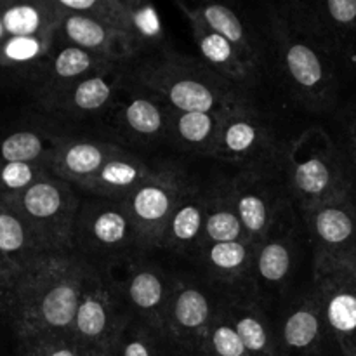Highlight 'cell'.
<instances>
[{
  "label": "cell",
  "instance_id": "13",
  "mask_svg": "<svg viewBox=\"0 0 356 356\" xmlns=\"http://www.w3.org/2000/svg\"><path fill=\"white\" fill-rule=\"evenodd\" d=\"M212 156L250 167L278 162L282 149H278L270 125L252 104L247 103L225 115Z\"/></svg>",
  "mask_w": 356,
  "mask_h": 356
},
{
  "label": "cell",
  "instance_id": "19",
  "mask_svg": "<svg viewBox=\"0 0 356 356\" xmlns=\"http://www.w3.org/2000/svg\"><path fill=\"white\" fill-rule=\"evenodd\" d=\"M292 209H289L270 233L257 243L250 287L252 294L278 292L285 287L296 266L298 238Z\"/></svg>",
  "mask_w": 356,
  "mask_h": 356
},
{
  "label": "cell",
  "instance_id": "21",
  "mask_svg": "<svg viewBox=\"0 0 356 356\" xmlns=\"http://www.w3.org/2000/svg\"><path fill=\"white\" fill-rule=\"evenodd\" d=\"M277 339L280 356H316L322 351L329 334L313 289L292 302L282 320Z\"/></svg>",
  "mask_w": 356,
  "mask_h": 356
},
{
  "label": "cell",
  "instance_id": "9",
  "mask_svg": "<svg viewBox=\"0 0 356 356\" xmlns=\"http://www.w3.org/2000/svg\"><path fill=\"white\" fill-rule=\"evenodd\" d=\"M312 289L322 306L329 339L341 356H356V263L313 254Z\"/></svg>",
  "mask_w": 356,
  "mask_h": 356
},
{
  "label": "cell",
  "instance_id": "39",
  "mask_svg": "<svg viewBox=\"0 0 356 356\" xmlns=\"http://www.w3.org/2000/svg\"><path fill=\"white\" fill-rule=\"evenodd\" d=\"M341 141H337L341 152L346 156L356 179V99L351 101L339 117Z\"/></svg>",
  "mask_w": 356,
  "mask_h": 356
},
{
  "label": "cell",
  "instance_id": "42",
  "mask_svg": "<svg viewBox=\"0 0 356 356\" xmlns=\"http://www.w3.org/2000/svg\"><path fill=\"white\" fill-rule=\"evenodd\" d=\"M6 38V31H3V26H2V19H0V40H3Z\"/></svg>",
  "mask_w": 356,
  "mask_h": 356
},
{
  "label": "cell",
  "instance_id": "25",
  "mask_svg": "<svg viewBox=\"0 0 356 356\" xmlns=\"http://www.w3.org/2000/svg\"><path fill=\"white\" fill-rule=\"evenodd\" d=\"M229 318L249 356H280L278 339L270 318L252 292L238 291L225 299Z\"/></svg>",
  "mask_w": 356,
  "mask_h": 356
},
{
  "label": "cell",
  "instance_id": "18",
  "mask_svg": "<svg viewBox=\"0 0 356 356\" xmlns=\"http://www.w3.org/2000/svg\"><path fill=\"white\" fill-rule=\"evenodd\" d=\"M170 118L172 110L141 86L136 90L122 92L111 110L115 132L127 141L146 146L169 139Z\"/></svg>",
  "mask_w": 356,
  "mask_h": 356
},
{
  "label": "cell",
  "instance_id": "35",
  "mask_svg": "<svg viewBox=\"0 0 356 356\" xmlns=\"http://www.w3.org/2000/svg\"><path fill=\"white\" fill-rule=\"evenodd\" d=\"M165 341L136 316H129L113 344L115 356H165Z\"/></svg>",
  "mask_w": 356,
  "mask_h": 356
},
{
  "label": "cell",
  "instance_id": "2",
  "mask_svg": "<svg viewBox=\"0 0 356 356\" xmlns=\"http://www.w3.org/2000/svg\"><path fill=\"white\" fill-rule=\"evenodd\" d=\"M131 76L174 111H228L250 103L243 87L222 79L202 59L167 49L143 59Z\"/></svg>",
  "mask_w": 356,
  "mask_h": 356
},
{
  "label": "cell",
  "instance_id": "29",
  "mask_svg": "<svg viewBox=\"0 0 356 356\" xmlns=\"http://www.w3.org/2000/svg\"><path fill=\"white\" fill-rule=\"evenodd\" d=\"M229 111V110H228ZM228 111H174L169 139L179 148L212 156Z\"/></svg>",
  "mask_w": 356,
  "mask_h": 356
},
{
  "label": "cell",
  "instance_id": "41",
  "mask_svg": "<svg viewBox=\"0 0 356 356\" xmlns=\"http://www.w3.org/2000/svg\"><path fill=\"white\" fill-rule=\"evenodd\" d=\"M80 356H115V353H113V350L92 348V350H80Z\"/></svg>",
  "mask_w": 356,
  "mask_h": 356
},
{
  "label": "cell",
  "instance_id": "36",
  "mask_svg": "<svg viewBox=\"0 0 356 356\" xmlns=\"http://www.w3.org/2000/svg\"><path fill=\"white\" fill-rule=\"evenodd\" d=\"M202 356H249L233 327L226 301L218 302L214 320L202 348Z\"/></svg>",
  "mask_w": 356,
  "mask_h": 356
},
{
  "label": "cell",
  "instance_id": "4",
  "mask_svg": "<svg viewBox=\"0 0 356 356\" xmlns=\"http://www.w3.org/2000/svg\"><path fill=\"white\" fill-rule=\"evenodd\" d=\"M268 17L275 63L285 89L312 113L332 111L339 94L336 63L299 33L277 6L270 7Z\"/></svg>",
  "mask_w": 356,
  "mask_h": 356
},
{
  "label": "cell",
  "instance_id": "8",
  "mask_svg": "<svg viewBox=\"0 0 356 356\" xmlns=\"http://www.w3.org/2000/svg\"><path fill=\"white\" fill-rule=\"evenodd\" d=\"M129 316L131 313L125 306L113 271L89 263L82 298L70 332L72 339L80 350H113L115 341Z\"/></svg>",
  "mask_w": 356,
  "mask_h": 356
},
{
  "label": "cell",
  "instance_id": "33",
  "mask_svg": "<svg viewBox=\"0 0 356 356\" xmlns=\"http://www.w3.org/2000/svg\"><path fill=\"white\" fill-rule=\"evenodd\" d=\"M179 7L193 14L197 19L207 24L211 30H214L216 33H219L226 40L232 42L252 65L259 66V54H257L254 38L250 37V31L247 30V26L235 10L226 6H221V3H205V6L198 7L179 3Z\"/></svg>",
  "mask_w": 356,
  "mask_h": 356
},
{
  "label": "cell",
  "instance_id": "15",
  "mask_svg": "<svg viewBox=\"0 0 356 356\" xmlns=\"http://www.w3.org/2000/svg\"><path fill=\"white\" fill-rule=\"evenodd\" d=\"M124 268V277L117 278V282L129 313L165 341V316L174 278L143 257L131 261Z\"/></svg>",
  "mask_w": 356,
  "mask_h": 356
},
{
  "label": "cell",
  "instance_id": "40",
  "mask_svg": "<svg viewBox=\"0 0 356 356\" xmlns=\"http://www.w3.org/2000/svg\"><path fill=\"white\" fill-rule=\"evenodd\" d=\"M19 271L21 270L16 264L10 263V261L0 252V294L10 287V284H13L14 278H16V275L19 273Z\"/></svg>",
  "mask_w": 356,
  "mask_h": 356
},
{
  "label": "cell",
  "instance_id": "26",
  "mask_svg": "<svg viewBox=\"0 0 356 356\" xmlns=\"http://www.w3.org/2000/svg\"><path fill=\"white\" fill-rule=\"evenodd\" d=\"M257 243L249 238L211 243L197 252L209 277L226 287L245 291L250 285Z\"/></svg>",
  "mask_w": 356,
  "mask_h": 356
},
{
  "label": "cell",
  "instance_id": "34",
  "mask_svg": "<svg viewBox=\"0 0 356 356\" xmlns=\"http://www.w3.org/2000/svg\"><path fill=\"white\" fill-rule=\"evenodd\" d=\"M56 31L24 37H6L0 40V70L16 73L21 80L33 72L51 52Z\"/></svg>",
  "mask_w": 356,
  "mask_h": 356
},
{
  "label": "cell",
  "instance_id": "28",
  "mask_svg": "<svg viewBox=\"0 0 356 356\" xmlns=\"http://www.w3.org/2000/svg\"><path fill=\"white\" fill-rule=\"evenodd\" d=\"M243 238H249V236L245 235L242 219L236 211L232 184H229V179H222L207 190V211H205L200 249L211 243Z\"/></svg>",
  "mask_w": 356,
  "mask_h": 356
},
{
  "label": "cell",
  "instance_id": "23",
  "mask_svg": "<svg viewBox=\"0 0 356 356\" xmlns=\"http://www.w3.org/2000/svg\"><path fill=\"white\" fill-rule=\"evenodd\" d=\"M183 13L190 21L191 35H193V40L200 52V59L212 72L243 89L254 86L259 80V66L252 65L232 42L211 30L193 14H190L188 10H183Z\"/></svg>",
  "mask_w": 356,
  "mask_h": 356
},
{
  "label": "cell",
  "instance_id": "27",
  "mask_svg": "<svg viewBox=\"0 0 356 356\" xmlns=\"http://www.w3.org/2000/svg\"><path fill=\"white\" fill-rule=\"evenodd\" d=\"M205 211H207V190L193 186L170 216L160 238L159 249L197 256L204 233Z\"/></svg>",
  "mask_w": 356,
  "mask_h": 356
},
{
  "label": "cell",
  "instance_id": "3",
  "mask_svg": "<svg viewBox=\"0 0 356 356\" xmlns=\"http://www.w3.org/2000/svg\"><path fill=\"white\" fill-rule=\"evenodd\" d=\"M280 167L285 190L299 212L356 190L346 156L322 127L301 132L282 152Z\"/></svg>",
  "mask_w": 356,
  "mask_h": 356
},
{
  "label": "cell",
  "instance_id": "30",
  "mask_svg": "<svg viewBox=\"0 0 356 356\" xmlns=\"http://www.w3.org/2000/svg\"><path fill=\"white\" fill-rule=\"evenodd\" d=\"M58 136L45 127H10L0 131V160L51 165ZM51 170V169H49Z\"/></svg>",
  "mask_w": 356,
  "mask_h": 356
},
{
  "label": "cell",
  "instance_id": "11",
  "mask_svg": "<svg viewBox=\"0 0 356 356\" xmlns=\"http://www.w3.org/2000/svg\"><path fill=\"white\" fill-rule=\"evenodd\" d=\"M195 184L176 163H159L155 174L125 202L139 232L143 250L159 249L170 216Z\"/></svg>",
  "mask_w": 356,
  "mask_h": 356
},
{
  "label": "cell",
  "instance_id": "37",
  "mask_svg": "<svg viewBox=\"0 0 356 356\" xmlns=\"http://www.w3.org/2000/svg\"><path fill=\"white\" fill-rule=\"evenodd\" d=\"M49 172H51L49 167L42 165V163L0 160V198H9L21 193Z\"/></svg>",
  "mask_w": 356,
  "mask_h": 356
},
{
  "label": "cell",
  "instance_id": "12",
  "mask_svg": "<svg viewBox=\"0 0 356 356\" xmlns=\"http://www.w3.org/2000/svg\"><path fill=\"white\" fill-rule=\"evenodd\" d=\"M216 309L218 305L200 285L174 278L165 316V343L177 356H202Z\"/></svg>",
  "mask_w": 356,
  "mask_h": 356
},
{
  "label": "cell",
  "instance_id": "22",
  "mask_svg": "<svg viewBox=\"0 0 356 356\" xmlns=\"http://www.w3.org/2000/svg\"><path fill=\"white\" fill-rule=\"evenodd\" d=\"M124 149L120 145L111 141L59 134L49 169L52 176L80 190L87 181L99 172L108 160Z\"/></svg>",
  "mask_w": 356,
  "mask_h": 356
},
{
  "label": "cell",
  "instance_id": "10",
  "mask_svg": "<svg viewBox=\"0 0 356 356\" xmlns=\"http://www.w3.org/2000/svg\"><path fill=\"white\" fill-rule=\"evenodd\" d=\"M229 184L245 235L256 243H259L273 229L278 219L292 209L282 177L280 160L245 167L229 179Z\"/></svg>",
  "mask_w": 356,
  "mask_h": 356
},
{
  "label": "cell",
  "instance_id": "17",
  "mask_svg": "<svg viewBox=\"0 0 356 356\" xmlns=\"http://www.w3.org/2000/svg\"><path fill=\"white\" fill-rule=\"evenodd\" d=\"M113 65L117 63L99 58L92 52L76 47V45L66 44L56 37L47 58L33 72L28 73L23 82L31 90L37 104H40L72 83Z\"/></svg>",
  "mask_w": 356,
  "mask_h": 356
},
{
  "label": "cell",
  "instance_id": "24",
  "mask_svg": "<svg viewBox=\"0 0 356 356\" xmlns=\"http://www.w3.org/2000/svg\"><path fill=\"white\" fill-rule=\"evenodd\" d=\"M156 165L159 163L145 162L136 153L124 149L108 160L99 172L80 188V191L96 198L127 202L129 197L155 174Z\"/></svg>",
  "mask_w": 356,
  "mask_h": 356
},
{
  "label": "cell",
  "instance_id": "32",
  "mask_svg": "<svg viewBox=\"0 0 356 356\" xmlns=\"http://www.w3.org/2000/svg\"><path fill=\"white\" fill-rule=\"evenodd\" d=\"M0 19L6 37H24L58 30L61 13L56 0L9 2L0 0Z\"/></svg>",
  "mask_w": 356,
  "mask_h": 356
},
{
  "label": "cell",
  "instance_id": "38",
  "mask_svg": "<svg viewBox=\"0 0 356 356\" xmlns=\"http://www.w3.org/2000/svg\"><path fill=\"white\" fill-rule=\"evenodd\" d=\"M21 356H80V348L70 334H40L19 339Z\"/></svg>",
  "mask_w": 356,
  "mask_h": 356
},
{
  "label": "cell",
  "instance_id": "16",
  "mask_svg": "<svg viewBox=\"0 0 356 356\" xmlns=\"http://www.w3.org/2000/svg\"><path fill=\"white\" fill-rule=\"evenodd\" d=\"M313 254L356 263V190L301 212Z\"/></svg>",
  "mask_w": 356,
  "mask_h": 356
},
{
  "label": "cell",
  "instance_id": "5",
  "mask_svg": "<svg viewBox=\"0 0 356 356\" xmlns=\"http://www.w3.org/2000/svg\"><path fill=\"white\" fill-rule=\"evenodd\" d=\"M73 254L110 270L143 257L139 232L125 202L96 197L83 200L73 229Z\"/></svg>",
  "mask_w": 356,
  "mask_h": 356
},
{
  "label": "cell",
  "instance_id": "1",
  "mask_svg": "<svg viewBox=\"0 0 356 356\" xmlns=\"http://www.w3.org/2000/svg\"><path fill=\"white\" fill-rule=\"evenodd\" d=\"M87 271L89 263L76 254L47 256L23 268L0 294V315L17 339L72 332Z\"/></svg>",
  "mask_w": 356,
  "mask_h": 356
},
{
  "label": "cell",
  "instance_id": "14",
  "mask_svg": "<svg viewBox=\"0 0 356 356\" xmlns=\"http://www.w3.org/2000/svg\"><path fill=\"white\" fill-rule=\"evenodd\" d=\"M125 80L127 65H113L72 83L38 106L44 113L65 120L97 117L113 110L115 103L124 92Z\"/></svg>",
  "mask_w": 356,
  "mask_h": 356
},
{
  "label": "cell",
  "instance_id": "7",
  "mask_svg": "<svg viewBox=\"0 0 356 356\" xmlns=\"http://www.w3.org/2000/svg\"><path fill=\"white\" fill-rule=\"evenodd\" d=\"M277 7L337 68L356 72V0L291 2Z\"/></svg>",
  "mask_w": 356,
  "mask_h": 356
},
{
  "label": "cell",
  "instance_id": "6",
  "mask_svg": "<svg viewBox=\"0 0 356 356\" xmlns=\"http://www.w3.org/2000/svg\"><path fill=\"white\" fill-rule=\"evenodd\" d=\"M0 200L24 219L51 256L73 254V229L82 205L73 184L49 172L21 193Z\"/></svg>",
  "mask_w": 356,
  "mask_h": 356
},
{
  "label": "cell",
  "instance_id": "20",
  "mask_svg": "<svg viewBox=\"0 0 356 356\" xmlns=\"http://www.w3.org/2000/svg\"><path fill=\"white\" fill-rule=\"evenodd\" d=\"M58 9L61 13V19L56 30V37L59 40L76 45L117 65H127L139 56L131 40L110 24L86 14L63 9L59 3Z\"/></svg>",
  "mask_w": 356,
  "mask_h": 356
},
{
  "label": "cell",
  "instance_id": "31",
  "mask_svg": "<svg viewBox=\"0 0 356 356\" xmlns=\"http://www.w3.org/2000/svg\"><path fill=\"white\" fill-rule=\"evenodd\" d=\"M0 252L19 270L51 256L24 219L0 200Z\"/></svg>",
  "mask_w": 356,
  "mask_h": 356
}]
</instances>
